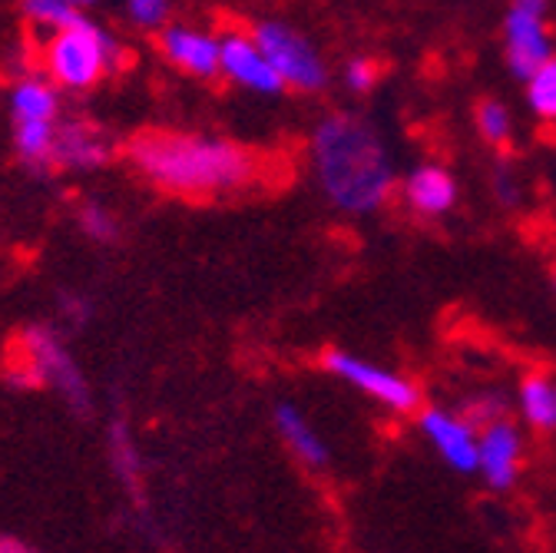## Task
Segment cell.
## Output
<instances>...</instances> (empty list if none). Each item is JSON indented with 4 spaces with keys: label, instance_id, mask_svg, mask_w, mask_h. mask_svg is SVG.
<instances>
[{
    "label": "cell",
    "instance_id": "44dd1931",
    "mask_svg": "<svg viewBox=\"0 0 556 553\" xmlns=\"http://www.w3.org/2000/svg\"><path fill=\"white\" fill-rule=\"evenodd\" d=\"M21 14L30 27L47 30V34H56L84 17L80 11L63 4V0H21Z\"/></svg>",
    "mask_w": 556,
    "mask_h": 553
},
{
    "label": "cell",
    "instance_id": "83f0119b",
    "mask_svg": "<svg viewBox=\"0 0 556 553\" xmlns=\"http://www.w3.org/2000/svg\"><path fill=\"white\" fill-rule=\"evenodd\" d=\"M553 286H556V272H553Z\"/></svg>",
    "mask_w": 556,
    "mask_h": 553
},
{
    "label": "cell",
    "instance_id": "cb8c5ba5",
    "mask_svg": "<svg viewBox=\"0 0 556 553\" xmlns=\"http://www.w3.org/2000/svg\"><path fill=\"white\" fill-rule=\"evenodd\" d=\"M381 84V63L375 56H352L344 63V90L368 97Z\"/></svg>",
    "mask_w": 556,
    "mask_h": 553
},
{
    "label": "cell",
    "instance_id": "4316f807",
    "mask_svg": "<svg viewBox=\"0 0 556 553\" xmlns=\"http://www.w3.org/2000/svg\"><path fill=\"white\" fill-rule=\"evenodd\" d=\"M63 4H70V8H74V11H80V14H90L97 4H100V0H63Z\"/></svg>",
    "mask_w": 556,
    "mask_h": 553
},
{
    "label": "cell",
    "instance_id": "d4e9b609",
    "mask_svg": "<svg viewBox=\"0 0 556 553\" xmlns=\"http://www.w3.org/2000/svg\"><path fill=\"white\" fill-rule=\"evenodd\" d=\"M491 189H494V199L504 205V210H517L520 199H523V189H520V176L514 169V163L507 156L497 160V166L491 169Z\"/></svg>",
    "mask_w": 556,
    "mask_h": 553
},
{
    "label": "cell",
    "instance_id": "52a82bcc",
    "mask_svg": "<svg viewBox=\"0 0 556 553\" xmlns=\"http://www.w3.org/2000/svg\"><path fill=\"white\" fill-rule=\"evenodd\" d=\"M160 56L179 71L182 77L192 80H219V34L202 30L199 24L189 21H169L156 34Z\"/></svg>",
    "mask_w": 556,
    "mask_h": 553
},
{
    "label": "cell",
    "instance_id": "484cf974",
    "mask_svg": "<svg viewBox=\"0 0 556 553\" xmlns=\"http://www.w3.org/2000/svg\"><path fill=\"white\" fill-rule=\"evenodd\" d=\"M514 8H523V11H533V14H543L549 17V0H510Z\"/></svg>",
    "mask_w": 556,
    "mask_h": 553
},
{
    "label": "cell",
    "instance_id": "277c9868",
    "mask_svg": "<svg viewBox=\"0 0 556 553\" xmlns=\"http://www.w3.org/2000/svg\"><path fill=\"white\" fill-rule=\"evenodd\" d=\"M249 34L255 37V43L262 47V53L268 56V63L278 71V77L286 80L289 90L312 97L331 84L325 53L295 24L278 21V17H262L249 27Z\"/></svg>",
    "mask_w": 556,
    "mask_h": 553
},
{
    "label": "cell",
    "instance_id": "ffe728a7",
    "mask_svg": "<svg viewBox=\"0 0 556 553\" xmlns=\"http://www.w3.org/2000/svg\"><path fill=\"white\" fill-rule=\"evenodd\" d=\"M77 226H80V232H84L90 242H100V246H113V242H119V236H123V226H119L116 213L110 210V205L93 202V199L80 202V210H77Z\"/></svg>",
    "mask_w": 556,
    "mask_h": 553
},
{
    "label": "cell",
    "instance_id": "7402d4cb",
    "mask_svg": "<svg viewBox=\"0 0 556 553\" xmlns=\"http://www.w3.org/2000/svg\"><path fill=\"white\" fill-rule=\"evenodd\" d=\"M123 14L136 30L160 34L173 21V0H123Z\"/></svg>",
    "mask_w": 556,
    "mask_h": 553
},
{
    "label": "cell",
    "instance_id": "8992f818",
    "mask_svg": "<svg viewBox=\"0 0 556 553\" xmlns=\"http://www.w3.org/2000/svg\"><path fill=\"white\" fill-rule=\"evenodd\" d=\"M219 77L255 97H282L289 90L249 30L219 34Z\"/></svg>",
    "mask_w": 556,
    "mask_h": 553
},
{
    "label": "cell",
    "instance_id": "9a60e30c",
    "mask_svg": "<svg viewBox=\"0 0 556 553\" xmlns=\"http://www.w3.org/2000/svg\"><path fill=\"white\" fill-rule=\"evenodd\" d=\"M11 123H60L63 120V90L47 77H21L8 90Z\"/></svg>",
    "mask_w": 556,
    "mask_h": 553
},
{
    "label": "cell",
    "instance_id": "5bb4252c",
    "mask_svg": "<svg viewBox=\"0 0 556 553\" xmlns=\"http://www.w3.org/2000/svg\"><path fill=\"white\" fill-rule=\"evenodd\" d=\"M27 355H30V372L40 381H53L56 388L70 391V394H77L84 388L80 381V372L74 368V362H70L66 349L60 344V338L50 331V328H27Z\"/></svg>",
    "mask_w": 556,
    "mask_h": 553
},
{
    "label": "cell",
    "instance_id": "5b68a950",
    "mask_svg": "<svg viewBox=\"0 0 556 553\" xmlns=\"http://www.w3.org/2000/svg\"><path fill=\"white\" fill-rule=\"evenodd\" d=\"M321 368L344 381L348 388H355L358 394H365L368 401L394 411V414H410L421 407V388H417L414 378H407L404 372H394L381 362L362 359L355 352L344 349H325L321 352Z\"/></svg>",
    "mask_w": 556,
    "mask_h": 553
},
{
    "label": "cell",
    "instance_id": "e0dca14e",
    "mask_svg": "<svg viewBox=\"0 0 556 553\" xmlns=\"http://www.w3.org/2000/svg\"><path fill=\"white\" fill-rule=\"evenodd\" d=\"M60 123H14V153L34 176H50Z\"/></svg>",
    "mask_w": 556,
    "mask_h": 553
},
{
    "label": "cell",
    "instance_id": "6da1fadb",
    "mask_svg": "<svg viewBox=\"0 0 556 553\" xmlns=\"http://www.w3.org/2000/svg\"><path fill=\"white\" fill-rule=\"evenodd\" d=\"M126 160L153 189L192 202L249 192L268 176V160L258 150L229 136L169 126L136 133L126 143Z\"/></svg>",
    "mask_w": 556,
    "mask_h": 553
},
{
    "label": "cell",
    "instance_id": "ba28073f",
    "mask_svg": "<svg viewBox=\"0 0 556 553\" xmlns=\"http://www.w3.org/2000/svg\"><path fill=\"white\" fill-rule=\"evenodd\" d=\"M417 431L457 474H477V428L451 407H417Z\"/></svg>",
    "mask_w": 556,
    "mask_h": 553
},
{
    "label": "cell",
    "instance_id": "4fadbf2b",
    "mask_svg": "<svg viewBox=\"0 0 556 553\" xmlns=\"http://www.w3.org/2000/svg\"><path fill=\"white\" fill-rule=\"evenodd\" d=\"M271 425H275L278 438H282V444L289 448V454H292L299 464H305V467H312V470L328 467L331 448H328V441L321 438V431L312 425V418H308V414H305L299 404H292V401H278V404L271 407Z\"/></svg>",
    "mask_w": 556,
    "mask_h": 553
},
{
    "label": "cell",
    "instance_id": "30bf717a",
    "mask_svg": "<svg viewBox=\"0 0 556 553\" xmlns=\"http://www.w3.org/2000/svg\"><path fill=\"white\" fill-rule=\"evenodd\" d=\"M553 53V34H549V17L523 11V8H507L504 14V63L507 71L527 84L530 74L540 63H546Z\"/></svg>",
    "mask_w": 556,
    "mask_h": 553
},
{
    "label": "cell",
    "instance_id": "d6986e66",
    "mask_svg": "<svg viewBox=\"0 0 556 553\" xmlns=\"http://www.w3.org/2000/svg\"><path fill=\"white\" fill-rule=\"evenodd\" d=\"M523 97L540 123H556V56L540 63L530 74V80L523 84Z\"/></svg>",
    "mask_w": 556,
    "mask_h": 553
},
{
    "label": "cell",
    "instance_id": "7a4b0ae2",
    "mask_svg": "<svg viewBox=\"0 0 556 553\" xmlns=\"http://www.w3.org/2000/svg\"><path fill=\"white\" fill-rule=\"evenodd\" d=\"M308 160L318 192L344 216H375L397 192V169L384 136L355 110H331L315 123Z\"/></svg>",
    "mask_w": 556,
    "mask_h": 553
},
{
    "label": "cell",
    "instance_id": "603a6c76",
    "mask_svg": "<svg viewBox=\"0 0 556 553\" xmlns=\"http://www.w3.org/2000/svg\"><path fill=\"white\" fill-rule=\"evenodd\" d=\"M464 418L477 428H483V425H494V422H501V418H510V404H507V398L504 394H497V391H483V394H473V401H467L464 404Z\"/></svg>",
    "mask_w": 556,
    "mask_h": 553
},
{
    "label": "cell",
    "instance_id": "3957f363",
    "mask_svg": "<svg viewBox=\"0 0 556 553\" xmlns=\"http://www.w3.org/2000/svg\"><path fill=\"white\" fill-rule=\"evenodd\" d=\"M126 63V50L100 27L90 14H84L77 24H70L56 34H47L40 66L43 77L53 80L63 93H87L100 87L106 77H113Z\"/></svg>",
    "mask_w": 556,
    "mask_h": 553
},
{
    "label": "cell",
    "instance_id": "7c38bea8",
    "mask_svg": "<svg viewBox=\"0 0 556 553\" xmlns=\"http://www.w3.org/2000/svg\"><path fill=\"white\" fill-rule=\"evenodd\" d=\"M113 163V147L103 129L84 120H60L56 147H53V169L63 173H97Z\"/></svg>",
    "mask_w": 556,
    "mask_h": 553
},
{
    "label": "cell",
    "instance_id": "8fae6325",
    "mask_svg": "<svg viewBox=\"0 0 556 553\" xmlns=\"http://www.w3.org/2000/svg\"><path fill=\"white\" fill-rule=\"evenodd\" d=\"M397 189H401V202L417 219H441V216L454 213V205L460 199L457 176L447 166H438V163L414 166L401 179Z\"/></svg>",
    "mask_w": 556,
    "mask_h": 553
},
{
    "label": "cell",
    "instance_id": "2e32d148",
    "mask_svg": "<svg viewBox=\"0 0 556 553\" xmlns=\"http://www.w3.org/2000/svg\"><path fill=\"white\" fill-rule=\"evenodd\" d=\"M520 422L530 431L553 435L556 431V378L546 372H530L517 388Z\"/></svg>",
    "mask_w": 556,
    "mask_h": 553
},
{
    "label": "cell",
    "instance_id": "ac0fdd59",
    "mask_svg": "<svg viewBox=\"0 0 556 553\" xmlns=\"http://www.w3.org/2000/svg\"><path fill=\"white\" fill-rule=\"evenodd\" d=\"M473 126L480 133V140L486 147H494V150H507L514 143V113L504 100L497 97H483L473 103Z\"/></svg>",
    "mask_w": 556,
    "mask_h": 553
},
{
    "label": "cell",
    "instance_id": "9c48e42d",
    "mask_svg": "<svg viewBox=\"0 0 556 553\" xmlns=\"http://www.w3.org/2000/svg\"><path fill=\"white\" fill-rule=\"evenodd\" d=\"M523 431L501 418L494 425H483L477 435V474L491 491H510L523 470Z\"/></svg>",
    "mask_w": 556,
    "mask_h": 553
}]
</instances>
